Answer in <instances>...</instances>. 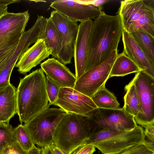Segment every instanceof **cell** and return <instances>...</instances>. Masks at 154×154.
<instances>
[{
    "mask_svg": "<svg viewBox=\"0 0 154 154\" xmlns=\"http://www.w3.org/2000/svg\"><path fill=\"white\" fill-rule=\"evenodd\" d=\"M8 6L0 5V17L7 12Z\"/></svg>",
    "mask_w": 154,
    "mask_h": 154,
    "instance_id": "obj_36",
    "label": "cell"
},
{
    "mask_svg": "<svg viewBox=\"0 0 154 154\" xmlns=\"http://www.w3.org/2000/svg\"><path fill=\"white\" fill-rule=\"evenodd\" d=\"M33 2H35L36 3L38 2H46V1L44 0H33L32 1Z\"/></svg>",
    "mask_w": 154,
    "mask_h": 154,
    "instance_id": "obj_37",
    "label": "cell"
},
{
    "mask_svg": "<svg viewBox=\"0 0 154 154\" xmlns=\"http://www.w3.org/2000/svg\"><path fill=\"white\" fill-rule=\"evenodd\" d=\"M120 154H154V151L143 141Z\"/></svg>",
    "mask_w": 154,
    "mask_h": 154,
    "instance_id": "obj_28",
    "label": "cell"
},
{
    "mask_svg": "<svg viewBox=\"0 0 154 154\" xmlns=\"http://www.w3.org/2000/svg\"><path fill=\"white\" fill-rule=\"evenodd\" d=\"M50 18L57 29L62 41V48L57 60L65 65L70 63L74 57L79 24L56 10L51 11Z\"/></svg>",
    "mask_w": 154,
    "mask_h": 154,
    "instance_id": "obj_10",
    "label": "cell"
},
{
    "mask_svg": "<svg viewBox=\"0 0 154 154\" xmlns=\"http://www.w3.org/2000/svg\"><path fill=\"white\" fill-rule=\"evenodd\" d=\"M28 11L7 12L0 17V40L11 35L24 32L29 20Z\"/></svg>",
    "mask_w": 154,
    "mask_h": 154,
    "instance_id": "obj_17",
    "label": "cell"
},
{
    "mask_svg": "<svg viewBox=\"0 0 154 154\" xmlns=\"http://www.w3.org/2000/svg\"><path fill=\"white\" fill-rule=\"evenodd\" d=\"M40 66L46 76L60 88H73L76 81L75 75L56 58L48 59Z\"/></svg>",
    "mask_w": 154,
    "mask_h": 154,
    "instance_id": "obj_13",
    "label": "cell"
},
{
    "mask_svg": "<svg viewBox=\"0 0 154 154\" xmlns=\"http://www.w3.org/2000/svg\"><path fill=\"white\" fill-rule=\"evenodd\" d=\"M14 128L9 122H0V153L17 142Z\"/></svg>",
    "mask_w": 154,
    "mask_h": 154,
    "instance_id": "obj_25",
    "label": "cell"
},
{
    "mask_svg": "<svg viewBox=\"0 0 154 154\" xmlns=\"http://www.w3.org/2000/svg\"><path fill=\"white\" fill-rule=\"evenodd\" d=\"M141 71L137 65L123 51L118 54L112 67L109 78L114 76H123Z\"/></svg>",
    "mask_w": 154,
    "mask_h": 154,
    "instance_id": "obj_21",
    "label": "cell"
},
{
    "mask_svg": "<svg viewBox=\"0 0 154 154\" xmlns=\"http://www.w3.org/2000/svg\"><path fill=\"white\" fill-rule=\"evenodd\" d=\"M91 98L98 108H120L116 97L106 88L105 85L97 91Z\"/></svg>",
    "mask_w": 154,
    "mask_h": 154,
    "instance_id": "obj_22",
    "label": "cell"
},
{
    "mask_svg": "<svg viewBox=\"0 0 154 154\" xmlns=\"http://www.w3.org/2000/svg\"><path fill=\"white\" fill-rule=\"evenodd\" d=\"M92 22L89 20L79 25L74 57L76 80L85 72L88 38Z\"/></svg>",
    "mask_w": 154,
    "mask_h": 154,
    "instance_id": "obj_16",
    "label": "cell"
},
{
    "mask_svg": "<svg viewBox=\"0 0 154 154\" xmlns=\"http://www.w3.org/2000/svg\"><path fill=\"white\" fill-rule=\"evenodd\" d=\"M0 154H26L17 142L5 149Z\"/></svg>",
    "mask_w": 154,
    "mask_h": 154,
    "instance_id": "obj_29",
    "label": "cell"
},
{
    "mask_svg": "<svg viewBox=\"0 0 154 154\" xmlns=\"http://www.w3.org/2000/svg\"><path fill=\"white\" fill-rule=\"evenodd\" d=\"M54 105L66 113H73L88 119L97 107L88 96L73 88H61Z\"/></svg>",
    "mask_w": 154,
    "mask_h": 154,
    "instance_id": "obj_11",
    "label": "cell"
},
{
    "mask_svg": "<svg viewBox=\"0 0 154 154\" xmlns=\"http://www.w3.org/2000/svg\"><path fill=\"white\" fill-rule=\"evenodd\" d=\"M50 106L23 125L35 144L41 148L54 143L57 128L66 113L60 108H50Z\"/></svg>",
    "mask_w": 154,
    "mask_h": 154,
    "instance_id": "obj_6",
    "label": "cell"
},
{
    "mask_svg": "<svg viewBox=\"0 0 154 154\" xmlns=\"http://www.w3.org/2000/svg\"><path fill=\"white\" fill-rule=\"evenodd\" d=\"M126 93L124 96L123 108L134 117L141 113L140 103L133 79L125 88Z\"/></svg>",
    "mask_w": 154,
    "mask_h": 154,
    "instance_id": "obj_23",
    "label": "cell"
},
{
    "mask_svg": "<svg viewBox=\"0 0 154 154\" xmlns=\"http://www.w3.org/2000/svg\"><path fill=\"white\" fill-rule=\"evenodd\" d=\"M23 33L13 34L0 40V71L14 53Z\"/></svg>",
    "mask_w": 154,
    "mask_h": 154,
    "instance_id": "obj_20",
    "label": "cell"
},
{
    "mask_svg": "<svg viewBox=\"0 0 154 154\" xmlns=\"http://www.w3.org/2000/svg\"><path fill=\"white\" fill-rule=\"evenodd\" d=\"M89 122L88 137L103 130L113 132L131 130L137 125L134 117L123 107L119 109L97 108L90 118Z\"/></svg>",
    "mask_w": 154,
    "mask_h": 154,
    "instance_id": "obj_7",
    "label": "cell"
},
{
    "mask_svg": "<svg viewBox=\"0 0 154 154\" xmlns=\"http://www.w3.org/2000/svg\"><path fill=\"white\" fill-rule=\"evenodd\" d=\"M117 13L126 32H143L154 38V0L122 1Z\"/></svg>",
    "mask_w": 154,
    "mask_h": 154,
    "instance_id": "obj_3",
    "label": "cell"
},
{
    "mask_svg": "<svg viewBox=\"0 0 154 154\" xmlns=\"http://www.w3.org/2000/svg\"><path fill=\"white\" fill-rule=\"evenodd\" d=\"M130 33L154 64V38L148 34L141 32Z\"/></svg>",
    "mask_w": 154,
    "mask_h": 154,
    "instance_id": "obj_24",
    "label": "cell"
},
{
    "mask_svg": "<svg viewBox=\"0 0 154 154\" xmlns=\"http://www.w3.org/2000/svg\"><path fill=\"white\" fill-rule=\"evenodd\" d=\"M41 148L42 150V154H54L51 145Z\"/></svg>",
    "mask_w": 154,
    "mask_h": 154,
    "instance_id": "obj_33",
    "label": "cell"
},
{
    "mask_svg": "<svg viewBox=\"0 0 154 154\" xmlns=\"http://www.w3.org/2000/svg\"><path fill=\"white\" fill-rule=\"evenodd\" d=\"M118 54L117 50H113L102 63L85 72L76 80L73 88L91 98L105 85Z\"/></svg>",
    "mask_w": 154,
    "mask_h": 154,
    "instance_id": "obj_9",
    "label": "cell"
},
{
    "mask_svg": "<svg viewBox=\"0 0 154 154\" xmlns=\"http://www.w3.org/2000/svg\"><path fill=\"white\" fill-rule=\"evenodd\" d=\"M43 39L47 48L51 51V55L57 60L62 48V41L57 29L50 17L47 18Z\"/></svg>",
    "mask_w": 154,
    "mask_h": 154,
    "instance_id": "obj_19",
    "label": "cell"
},
{
    "mask_svg": "<svg viewBox=\"0 0 154 154\" xmlns=\"http://www.w3.org/2000/svg\"><path fill=\"white\" fill-rule=\"evenodd\" d=\"M26 154H42V149L36 147L35 145L26 152Z\"/></svg>",
    "mask_w": 154,
    "mask_h": 154,
    "instance_id": "obj_32",
    "label": "cell"
},
{
    "mask_svg": "<svg viewBox=\"0 0 154 154\" xmlns=\"http://www.w3.org/2000/svg\"><path fill=\"white\" fill-rule=\"evenodd\" d=\"M51 51L48 48L43 39L38 40L25 52L15 67L21 74H26L33 68L51 55Z\"/></svg>",
    "mask_w": 154,
    "mask_h": 154,
    "instance_id": "obj_15",
    "label": "cell"
},
{
    "mask_svg": "<svg viewBox=\"0 0 154 154\" xmlns=\"http://www.w3.org/2000/svg\"><path fill=\"white\" fill-rule=\"evenodd\" d=\"M122 37L124 52L141 71L154 78V64L132 36L123 29Z\"/></svg>",
    "mask_w": 154,
    "mask_h": 154,
    "instance_id": "obj_14",
    "label": "cell"
},
{
    "mask_svg": "<svg viewBox=\"0 0 154 154\" xmlns=\"http://www.w3.org/2000/svg\"><path fill=\"white\" fill-rule=\"evenodd\" d=\"M20 0H0V5L7 6L10 4L19 2Z\"/></svg>",
    "mask_w": 154,
    "mask_h": 154,
    "instance_id": "obj_34",
    "label": "cell"
},
{
    "mask_svg": "<svg viewBox=\"0 0 154 154\" xmlns=\"http://www.w3.org/2000/svg\"><path fill=\"white\" fill-rule=\"evenodd\" d=\"M16 89L11 83L0 88V122H9L17 114Z\"/></svg>",
    "mask_w": 154,
    "mask_h": 154,
    "instance_id": "obj_18",
    "label": "cell"
},
{
    "mask_svg": "<svg viewBox=\"0 0 154 154\" xmlns=\"http://www.w3.org/2000/svg\"><path fill=\"white\" fill-rule=\"evenodd\" d=\"M17 142L26 152L35 145L29 133L22 124L14 128Z\"/></svg>",
    "mask_w": 154,
    "mask_h": 154,
    "instance_id": "obj_26",
    "label": "cell"
},
{
    "mask_svg": "<svg viewBox=\"0 0 154 154\" xmlns=\"http://www.w3.org/2000/svg\"><path fill=\"white\" fill-rule=\"evenodd\" d=\"M45 78L40 68L20 79L16 89V101L21 124L27 122L49 105Z\"/></svg>",
    "mask_w": 154,
    "mask_h": 154,
    "instance_id": "obj_2",
    "label": "cell"
},
{
    "mask_svg": "<svg viewBox=\"0 0 154 154\" xmlns=\"http://www.w3.org/2000/svg\"><path fill=\"white\" fill-rule=\"evenodd\" d=\"M93 21L90 30L85 72L102 63L110 53L117 50L123 27L120 15L104 12Z\"/></svg>",
    "mask_w": 154,
    "mask_h": 154,
    "instance_id": "obj_1",
    "label": "cell"
},
{
    "mask_svg": "<svg viewBox=\"0 0 154 154\" xmlns=\"http://www.w3.org/2000/svg\"><path fill=\"white\" fill-rule=\"evenodd\" d=\"M46 89L49 105H54L57 98L60 88L59 86L49 78L46 77Z\"/></svg>",
    "mask_w": 154,
    "mask_h": 154,
    "instance_id": "obj_27",
    "label": "cell"
},
{
    "mask_svg": "<svg viewBox=\"0 0 154 154\" xmlns=\"http://www.w3.org/2000/svg\"><path fill=\"white\" fill-rule=\"evenodd\" d=\"M89 125L86 118L66 113L56 130L54 144L65 154H71L88 138Z\"/></svg>",
    "mask_w": 154,
    "mask_h": 154,
    "instance_id": "obj_5",
    "label": "cell"
},
{
    "mask_svg": "<svg viewBox=\"0 0 154 154\" xmlns=\"http://www.w3.org/2000/svg\"><path fill=\"white\" fill-rule=\"evenodd\" d=\"M144 130L137 126L128 131L103 130L90 135L81 146H93L103 154H120L143 141Z\"/></svg>",
    "mask_w": 154,
    "mask_h": 154,
    "instance_id": "obj_4",
    "label": "cell"
},
{
    "mask_svg": "<svg viewBox=\"0 0 154 154\" xmlns=\"http://www.w3.org/2000/svg\"><path fill=\"white\" fill-rule=\"evenodd\" d=\"M133 80L141 110L134 119L145 128L154 124V78L141 71L136 73Z\"/></svg>",
    "mask_w": 154,
    "mask_h": 154,
    "instance_id": "obj_8",
    "label": "cell"
},
{
    "mask_svg": "<svg viewBox=\"0 0 154 154\" xmlns=\"http://www.w3.org/2000/svg\"><path fill=\"white\" fill-rule=\"evenodd\" d=\"M145 128L144 135L149 138L154 139V125L147 126Z\"/></svg>",
    "mask_w": 154,
    "mask_h": 154,
    "instance_id": "obj_31",
    "label": "cell"
},
{
    "mask_svg": "<svg viewBox=\"0 0 154 154\" xmlns=\"http://www.w3.org/2000/svg\"><path fill=\"white\" fill-rule=\"evenodd\" d=\"M50 6L68 18L80 22L95 19L104 12L99 6L82 4L76 0H56Z\"/></svg>",
    "mask_w": 154,
    "mask_h": 154,
    "instance_id": "obj_12",
    "label": "cell"
},
{
    "mask_svg": "<svg viewBox=\"0 0 154 154\" xmlns=\"http://www.w3.org/2000/svg\"><path fill=\"white\" fill-rule=\"evenodd\" d=\"M51 146L54 154H65L61 150L56 146L54 143L51 144Z\"/></svg>",
    "mask_w": 154,
    "mask_h": 154,
    "instance_id": "obj_35",
    "label": "cell"
},
{
    "mask_svg": "<svg viewBox=\"0 0 154 154\" xmlns=\"http://www.w3.org/2000/svg\"><path fill=\"white\" fill-rule=\"evenodd\" d=\"M95 151V148L93 146L86 145L79 147L71 154H93Z\"/></svg>",
    "mask_w": 154,
    "mask_h": 154,
    "instance_id": "obj_30",
    "label": "cell"
}]
</instances>
